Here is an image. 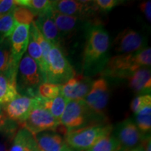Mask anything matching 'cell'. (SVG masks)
<instances>
[{"label": "cell", "instance_id": "1", "mask_svg": "<svg viewBox=\"0 0 151 151\" xmlns=\"http://www.w3.org/2000/svg\"><path fill=\"white\" fill-rule=\"evenodd\" d=\"M110 39L107 31L99 23L90 24L83 54V70L86 76L101 73L109 59Z\"/></svg>", "mask_w": 151, "mask_h": 151}, {"label": "cell", "instance_id": "2", "mask_svg": "<svg viewBox=\"0 0 151 151\" xmlns=\"http://www.w3.org/2000/svg\"><path fill=\"white\" fill-rule=\"evenodd\" d=\"M151 48H145L129 54L116 55L109 58L100 75L118 78H128L138 69L150 67Z\"/></svg>", "mask_w": 151, "mask_h": 151}, {"label": "cell", "instance_id": "3", "mask_svg": "<svg viewBox=\"0 0 151 151\" xmlns=\"http://www.w3.org/2000/svg\"><path fill=\"white\" fill-rule=\"evenodd\" d=\"M113 130L110 124H95L69 130L66 132L65 140L71 149L88 150Z\"/></svg>", "mask_w": 151, "mask_h": 151}, {"label": "cell", "instance_id": "4", "mask_svg": "<svg viewBox=\"0 0 151 151\" xmlns=\"http://www.w3.org/2000/svg\"><path fill=\"white\" fill-rule=\"evenodd\" d=\"M43 83H45L44 78L37 62L27 53H24L19 63L16 76L18 92L36 98L39 97V87Z\"/></svg>", "mask_w": 151, "mask_h": 151}, {"label": "cell", "instance_id": "5", "mask_svg": "<svg viewBox=\"0 0 151 151\" xmlns=\"http://www.w3.org/2000/svg\"><path fill=\"white\" fill-rule=\"evenodd\" d=\"M75 76L74 69L66 58L62 48L52 46L48 55L46 83L63 85Z\"/></svg>", "mask_w": 151, "mask_h": 151}, {"label": "cell", "instance_id": "6", "mask_svg": "<svg viewBox=\"0 0 151 151\" xmlns=\"http://www.w3.org/2000/svg\"><path fill=\"white\" fill-rule=\"evenodd\" d=\"M94 116H97L92 112L84 99L69 100L60 120V125L67 131L78 129L85 127Z\"/></svg>", "mask_w": 151, "mask_h": 151}, {"label": "cell", "instance_id": "7", "mask_svg": "<svg viewBox=\"0 0 151 151\" xmlns=\"http://www.w3.org/2000/svg\"><path fill=\"white\" fill-rule=\"evenodd\" d=\"M60 125L51 113L39 104L37 97V102L27 119L22 126L28 130L33 136L40 132L56 131Z\"/></svg>", "mask_w": 151, "mask_h": 151}, {"label": "cell", "instance_id": "8", "mask_svg": "<svg viewBox=\"0 0 151 151\" xmlns=\"http://www.w3.org/2000/svg\"><path fill=\"white\" fill-rule=\"evenodd\" d=\"M52 9L60 14L76 17L87 22L99 11L93 1H52Z\"/></svg>", "mask_w": 151, "mask_h": 151}, {"label": "cell", "instance_id": "9", "mask_svg": "<svg viewBox=\"0 0 151 151\" xmlns=\"http://www.w3.org/2000/svg\"><path fill=\"white\" fill-rule=\"evenodd\" d=\"M112 134L118 141L120 151H129L140 146L144 137L131 119L118 123Z\"/></svg>", "mask_w": 151, "mask_h": 151}, {"label": "cell", "instance_id": "10", "mask_svg": "<svg viewBox=\"0 0 151 151\" xmlns=\"http://www.w3.org/2000/svg\"><path fill=\"white\" fill-rule=\"evenodd\" d=\"M109 99V87L107 81L99 78L92 82L89 93L85 97L84 101L94 115L104 116Z\"/></svg>", "mask_w": 151, "mask_h": 151}, {"label": "cell", "instance_id": "11", "mask_svg": "<svg viewBox=\"0 0 151 151\" xmlns=\"http://www.w3.org/2000/svg\"><path fill=\"white\" fill-rule=\"evenodd\" d=\"M118 55L129 54L145 48L146 45L144 37L135 30L126 28L117 35L113 43Z\"/></svg>", "mask_w": 151, "mask_h": 151}, {"label": "cell", "instance_id": "12", "mask_svg": "<svg viewBox=\"0 0 151 151\" xmlns=\"http://www.w3.org/2000/svg\"><path fill=\"white\" fill-rule=\"evenodd\" d=\"M36 102L37 97L33 98L18 94L14 99L4 105V109L9 120L22 125Z\"/></svg>", "mask_w": 151, "mask_h": 151}, {"label": "cell", "instance_id": "13", "mask_svg": "<svg viewBox=\"0 0 151 151\" xmlns=\"http://www.w3.org/2000/svg\"><path fill=\"white\" fill-rule=\"evenodd\" d=\"M92 82L90 77L84 75L75 76L62 85L60 94L68 100L84 99L91 89Z\"/></svg>", "mask_w": 151, "mask_h": 151}, {"label": "cell", "instance_id": "14", "mask_svg": "<svg viewBox=\"0 0 151 151\" xmlns=\"http://www.w3.org/2000/svg\"><path fill=\"white\" fill-rule=\"evenodd\" d=\"M29 26L18 24L9 37L11 56L14 65L18 68L19 63L27 49L29 37Z\"/></svg>", "mask_w": 151, "mask_h": 151}, {"label": "cell", "instance_id": "15", "mask_svg": "<svg viewBox=\"0 0 151 151\" xmlns=\"http://www.w3.org/2000/svg\"><path fill=\"white\" fill-rule=\"evenodd\" d=\"M40 151H73L61 135L53 131L40 132L33 136Z\"/></svg>", "mask_w": 151, "mask_h": 151}, {"label": "cell", "instance_id": "16", "mask_svg": "<svg viewBox=\"0 0 151 151\" xmlns=\"http://www.w3.org/2000/svg\"><path fill=\"white\" fill-rule=\"evenodd\" d=\"M35 22L43 37L53 46L61 48L62 39L52 16V9L46 13L39 14Z\"/></svg>", "mask_w": 151, "mask_h": 151}, {"label": "cell", "instance_id": "17", "mask_svg": "<svg viewBox=\"0 0 151 151\" xmlns=\"http://www.w3.org/2000/svg\"><path fill=\"white\" fill-rule=\"evenodd\" d=\"M52 16L61 39L63 36H70L74 34L84 24L90 23V22H87L76 17L60 14L52 9Z\"/></svg>", "mask_w": 151, "mask_h": 151}, {"label": "cell", "instance_id": "18", "mask_svg": "<svg viewBox=\"0 0 151 151\" xmlns=\"http://www.w3.org/2000/svg\"><path fill=\"white\" fill-rule=\"evenodd\" d=\"M129 86L138 95L150 94L151 73L148 67L138 69L127 78Z\"/></svg>", "mask_w": 151, "mask_h": 151}, {"label": "cell", "instance_id": "19", "mask_svg": "<svg viewBox=\"0 0 151 151\" xmlns=\"http://www.w3.org/2000/svg\"><path fill=\"white\" fill-rule=\"evenodd\" d=\"M18 94L16 76L0 73V104H6L14 99Z\"/></svg>", "mask_w": 151, "mask_h": 151}, {"label": "cell", "instance_id": "20", "mask_svg": "<svg viewBox=\"0 0 151 151\" xmlns=\"http://www.w3.org/2000/svg\"><path fill=\"white\" fill-rule=\"evenodd\" d=\"M37 100L39 104L51 113L55 119L60 124V120L69 100L62 94L52 99H44L37 97Z\"/></svg>", "mask_w": 151, "mask_h": 151}, {"label": "cell", "instance_id": "21", "mask_svg": "<svg viewBox=\"0 0 151 151\" xmlns=\"http://www.w3.org/2000/svg\"><path fill=\"white\" fill-rule=\"evenodd\" d=\"M17 72L18 67L13 62L9 39L0 43V73L17 76Z\"/></svg>", "mask_w": 151, "mask_h": 151}, {"label": "cell", "instance_id": "22", "mask_svg": "<svg viewBox=\"0 0 151 151\" xmlns=\"http://www.w3.org/2000/svg\"><path fill=\"white\" fill-rule=\"evenodd\" d=\"M28 148H37V143L33 135L22 127L14 136L12 146L9 151H25Z\"/></svg>", "mask_w": 151, "mask_h": 151}, {"label": "cell", "instance_id": "23", "mask_svg": "<svg viewBox=\"0 0 151 151\" xmlns=\"http://www.w3.org/2000/svg\"><path fill=\"white\" fill-rule=\"evenodd\" d=\"M134 122L143 136L150 134L151 129V104L146 106L136 113Z\"/></svg>", "mask_w": 151, "mask_h": 151}, {"label": "cell", "instance_id": "24", "mask_svg": "<svg viewBox=\"0 0 151 151\" xmlns=\"http://www.w3.org/2000/svg\"><path fill=\"white\" fill-rule=\"evenodd\" d=\"M15 1L17 6L27 7L37 16L52 9V1L48 0H16Z\"/></svg>", "mask_w": 151, "mask_h": 151}, {"label": "cell", "instance_id": "25", "mask_svg": "<svg viewBox=\"0 0 151 151\" xmlns=\"http://www.w3.org/2000/svg\"><path fill=\"white\" fill-rule=\"evenodd\" d=\"M18 24L13 16V11L0 18V43L9 39Z\"/></svg>", "mask_w": 151, "mask_h": 151}, {"label": "cell", "instance_id": "26", "mask_svg": "<svg viewBox=\"0 0 151 151\" xmlns=\"http://www.w3.org/2000/svg\"><path fill=\"white\" fill-rule=\"evenodd\" d=\"M13 16L18 24L30 25L37 18V14L27 7L23 6H16L13 11Z\"/></svg>", "mask_w": 151, "mask_h": 151}, {"label": "cell", "instance_id": "27", "mask_svg": "<svg viewBox=\"0 0 151 151\" xmlns=\"http://www.w3.org/2000/svg\"><path fill=\"white\" fill-rule=\"evenodd\" d=\"M88 151H120L118 141L111 133L98 141Z\"/></svg>", "mask_w": 151, "mask_h": 151}, {"label": "cell", "instance_id": "28", "mask_svg": "<svg viewBox=\"0 0 151 151\" xmlns=\"http://www.w3.org/2000/svg\"><path fill=\"white\" fill-rule=\"evenodd\" d=\"M62 85L43 83L39 87L38 95L44 99H52L60 95Z\"/></svg>", "mask_w": 151, "mask_h": 151}, {"label": "cell", "instance_id": "29", "mask_svg": "<svg viewBox=\"0 0 151 151\" xmlns=\"http://www.w3.org/2000/svg\"><path fill=\"white\" fill-rule=\"evenodd\" d=\"M151 104L150 94H144V95H138L131 102V110L135 114L139 112L141 109L147 105Z\"/></svg>", "mask_w": 151, "mask_h": 151}, {"label": "cell", "instance_id": "30", "mask_svg": "<svg viewBox=\"0 0 151 151\" xmlns=\"http://www.w3.org/2000/svg\"><path fill=\"white\" fill-rule=\"evenodd\" d=\"M9 120L4 111V105L0 104V131H4L9 135L15 130V128L9 123Z\"/></svg>", "mask_w": 151, "mask_h": 151}, {"label": "cell", "instance_id": "31", "mask_svg": "<svg viewBox=\"0 0 151 151\" xmlns=\"http://www.w3.org/2000/svg\"><path fill=\"white\" fill-rule=\"evenodd\" d=\"M93 1L99 11L104 12H108L122 2L120 0H95Z\"/></svg>", "mask_w": 151, "mask_h": 151}, {"label": "cell", "instance_id": "32", "mask_svg": "<svg viewBox=\"0 0 151 151\" xmlns=\"http://www.w3.org/2000/svg\"><path fill=\"white\" fill-rule=\"evenodd\" d=\"M14 0H0V16H3L12 12L16 7Z\"/></svg>", "mask_w": 151, "mask_h": 151}, {"label": "cell", "instance_id": "33", "mask_svg": "<svg viewBox=\"0 0 151 151\" xmlns=\"http://www.w3.org/2000/svg\"><path fill=\"white\" fill-rule=\"evenodd\" d=\"M140 9L141 12L146 16L147 20L150 22L151 21V1H143L141 3Z\"/></svg>", "mask_w": 151, "mask_h": 151}, {"label": "cell", "instance_id": "34", "mask_svg": "<svg viewBox=\"0 0 151 151\" xmlns=\"http://www.w3.org/2000/svg\"><path fill=\"white\" fill-rule=\"evenodd\" d=\"M141 145L143 147L145 151H151V141L150 134L143 137Z\"/></svg>", "mask_w": 151, "mask_h": 151}, {"label": "cell", "instance_id": "35", "mask_svg": "<svg viewBox=\"0 0 151 151\" xmlns=\"http://www.w3.org/2000/svg\"><path fill=\"white\" fill-rule=\"evenodd\" d=\"M0 151H9L7 143L4 141H0Z\"/></svg>", "mask_w": 151, "mask_h": 151}, {"label": "cell", "instance_id": "36", "mask_svg": "<svg viewBox=\"0 0 151 151\" xmlns=\"http://www.w3.org/2000/svg\"><path fill=\"white\" fill-rule=\"evenodd\" d=\"M129 151H145V150L144 148H143V147L141 146V145H140V146H137V148L132 149V150H130Z\"/></svg>", "mask_w": 151, "mask_h": 151}, {"label": "cell", "instance_id": "37", "mask_svg": "<svg viewBox=\"0 0 151 151\" xmlns=\"http://www.w3.org/2000/svg\"><path fill=\"white\" fill-rule=\"evenodd\" d=\"M36 150H37V148H28L25 151H35Z\"/></svg>", "mask_w": 151, "mask_h": 151}, {"label": "cell", "instance_id": "38", "mask_svg": "<svg viewBox=\"0 0 151 151\" xmlns=\"http://www.w3.org/2000/svg\"><path fill=\"white\" fill-rule=\"evenodd\" d=\"M78 151H88V150H78Z\"/></svg>", "mask_w": 151, "mask_h": 151}, {"label": "cell", "instance_id": "39", "mask_svg": "<svg viewBox=\"0 0 151 151\" xmlns=\"http://www.w3.org/2000/svg\"><path fill=\"white\" fill-rule=\"evenodd\" d=\"M35 151H40V150H38V149H37V150H36Z\"/></svg>", "mask_w": 151, "mask_h": 151}, {"label": "cell", "instance_id": "40", "mask_svg": "<svg viewBox=\"0 0 151 151\" xmlns=\"http://www.w3.org/2000/svg\"><path fill=\"white\" fill-rule=\"evenodd\" d=\"M1 16H0V18H1Z\"/></svg>", "mask_w": 151, "mask_h": 151}]
</instances>
